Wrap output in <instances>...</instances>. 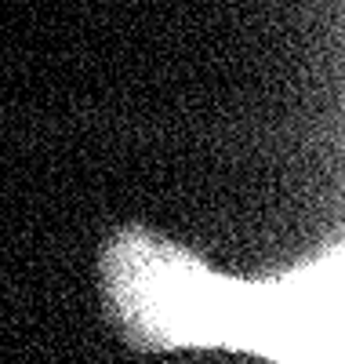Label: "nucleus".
<instances>
[{
	"label": "nucleus",
	"instance_id": "obj_1",
	"mask_svg": "<svg viewBox=\"0 0 345 364\" xmlns=\"http://www.w3.org/2000/svg\"><path fill=\"white\" fill-rule=\"evenodd\" d=\"M99 288L120 339L138 353L233 350L273 364H345L341 245L247 281L146 226H124L99 255Z\"/></svg>",
	"mask_w": 345,
	"mask_h": 364
}]
</instances>
